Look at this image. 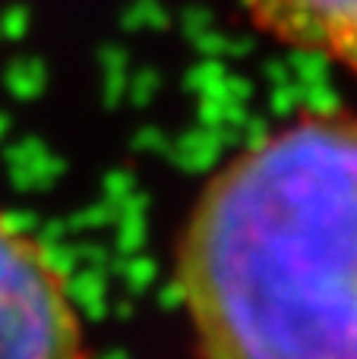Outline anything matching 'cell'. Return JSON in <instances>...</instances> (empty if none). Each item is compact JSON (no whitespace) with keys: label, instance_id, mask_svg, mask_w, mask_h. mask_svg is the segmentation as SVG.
Wrapping results in <instances>:
<instances>
[{"label":"cell","instance_id":"obj_1","mask_svg":"<svg viewBox=\"0 0 357 359\" xmlns=\"http://www.w3.org/2000/svg\"><path fill=\"white\" fill-rule=\"evenodd\" d=\"M177 284L206 359H357V117H301L231 158Z\"/></svg>","mask_w":357,"mask_h":359},{"label":"cell","instance_id":"obj_2","mask_svg":"<svg viewBox=\"0 0 357 359\" xmlns=\"http://www.w3.org/2000/svg\"><path fill=\"white\" fill-rule=\"evenodd\" d=\"M0 359H86V328L41 243L0 215Z\"/></svg>","mask_w":357,"mask_h":359},{"label":"cell","instance_id":"obj_3","mask_svg":"<svg viewBox=\"0 0 357 359\" xmlns=\"http://www.w3.org/2000/svg\"><path fill=\"white\" fill-rule=\"evenodd\" d=\"M275 41L320 54L357 76V0H240Z\"/></svg>","mask_w":357,"mask_h":359}]
</instances>
